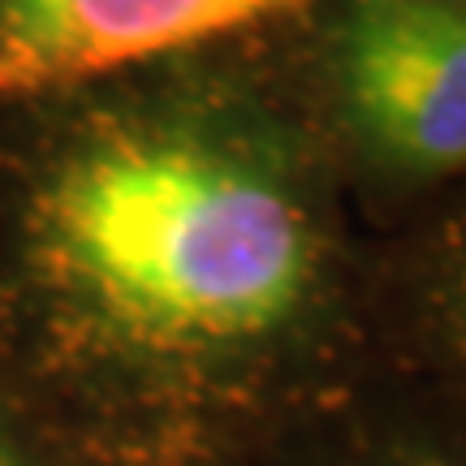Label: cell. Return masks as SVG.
Segmentation results:
<instances>
[{
    "mask_svg": "<svg viewBox=\"0 0 466 466\" xmlns=\"http://www.w3.org/2000/svg\"><path fill=\"white\" fill-rule=\"evenodd\" d=\"M423 203L410 238L367 264L371 376L466 410V177Z\"/></svg>",
    "mask_w": 466,
    "mask_h": 466,
    "instance_id": "4",
    "label": "cell"
},
{
    "mask_svg": "<svg viewBox=\"0 0 466 466\" xmlns=\"http://www.w3.org/2000/svg\"><path fill=\"white\" fill-rule=\"evenodd\" d=\"M371 376L341 177L285 104L126 91L0 199V384L104 466L250 462Z\"/></svg>",
    "mask_w": 466,
    "mask_h": 466,
    "instance_id": "1",
    "label": "cell"
},
{
    "mask_svg": "<svg viewBox=\"0 0 466 466\" xmlns=\"http://www.w3.org/2000/svg\"><path fill=\"white\" fill-rule=\"evenodd\" d=\"M337 177L423 203L466 177V0H346L302 113Z\"/></svg>",
    "mask_w": 466,
    "mask_h": 466,
    "instance_id": "2",
    "label": "cell"
},
{
    "mask_svg": "<svg viewBox=\"0 0 466 466\" xmlns=\"http://www.w3.org/2000/svg\"><path fill=\"white\" fill-rule=\"evenodd\" d=\"M0 466H104L56 423L0 384Z\"/></svg>",
    "mask_w": 466,
    "mask_h": 466,
    "instance_id": "6",
    "label": "cell"
},
{
    "mask_svg": "<svg viewBox=\"0 0 466 466\" xmlns=\"http://www.w3.org/2000/svg\"><path fill=\"white\" fill-rule=\"evenodd\" d=\"M294 0H0V104H56Z\"/></svg>",
    "mask_w": 466,
    "mask_h": 466,
    "instance_id": "3",
    "label": "cell"
},
{
    "mask_svg": "<svg viewBox=\"0 0 466 466\" xmlns=\"http://www.w3.org/2000/svg\"><path fill=\"white\" fill-rule=\"evenodd\" d=\"M255 466H466V410L410 384L367 376Z\"/></svg>",
    "mask_w": 466,
    "mask_h": 466,
    "instance_id": "5",
    "label": "cell"
},
{
    "mask_svg": "<svg viewBox=\"0 0 466 466\" xmlns=\"http://www.w3.org/2000/svg\"><path fill=\"white\" fill-rule=\"evenodd\" d=\"M195 466H255V458L250 462H195Z\"/></svg>",
    "mask_w": 466,
    "mask_h": 466,
    "instance_id": "7",
    "label": "cell"
}]
</instances>
